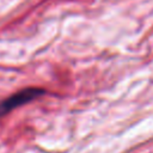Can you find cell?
Masks as SVG:
<instances>
[{"label": "cell", "instance_id": "6da1fadb", "mask_svg": "<svg viewBox=\"0 0 153 153\" xmlns=\"http://www.w3.org/2000/svg\"><path fill=\"white\" fill-rule=\"evenodd\" d=\"M44 94V90L42 88H37V87H29V88H24L14 94H12L11 97L6 98L5 100H2L0 103V116H4L6 114H8L10 111L14 110L18 106H22L31 100H33L35 98L39 97Z\"/></svg>", "mask_w": 153, "mask_h": 153}]
</instances>
